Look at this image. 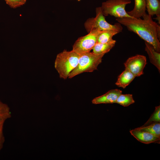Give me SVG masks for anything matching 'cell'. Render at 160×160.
<instances>
[{
    "label": "cell",
    "mask_w": 160,
    "mask_h": 160,
    "mask_svg": "<svg viewBox=\"0 0 160 160\" xmlns=\"http://www.w3.org/2000/svg\"><path fill=\"white\" fill-rule=\"evenodd\" d=\"M77 1H80L81 0H77Z\"/></svg>",
    "instance_id": "obj_22"
},
{
    "label": "cell",
    "mask_w": 160,
    "mask_h": 160,
    "mask_svg": "<svg viewBox=\"0 0 160 160\" xmlns=\"http://www.w3.org/2000/svg\"><path fill=\"white\" fill-rule=\"evenodd\" d=\"M151 16L145 13L143 19L132 17L116 18V20L137 35L145 41L152 45L155 50L160 52V26L154 21Z\"/></svg>",
    "instance_id": "obj_1"
},
{
    "label": "cell",
    "mask_w": 160,
    "mask_h": 160,
    "mask_svg": "<svg viewBox=\"0 0 160 160\" xmlns=\"http://www.w3.org/2000/svg\"><path fill=\"white\" fill-rule=\"evenodd\" d=\"M131 2L130 0H108L102 3L101 7L104 16L109 15L116 18L131 17L125 9L126 5Z\"/></svg>",
    "instance_id": "obj_5"
},
{
    "label": "cell",
    "mask_w": 160,
    "mask_h": 160,
    "mask_svg": "<svg viewBox=\"0 0 160 160\" xmlns=\"http://www.w3.org/2000/svg\"><path fill=\"white\" fill-rule=\"evenodd\" d=\"M80 55L72 50H64L57 55L55 68L60 77L66 79L69 74L77 66Z\"/></svg>",
    "instance_id": "obj_2"
},
{
    "label": "cell",
    "mask_w": 160,
    "mask_h": 160,
    "mask_svg": "<svg viewBox=\"0 0 160 160\" xmlns=\"http://www.w3.org/2000/svg\"><path fill=\"white\" fill-rule=\"evenodd\" d=\"M4 124H0V151L3 148L5 141V137L3 133Z\"/></svg>",
    "instance_id": "obj_21"
},
{
    "label": "cell",
    "mask_w": 160,
    "mask_h": 160,
    "mask_svg": "<svg viewBox=\"0 0 160 160\" xmlns=\"http://www.w3.org/2000/svg\"><path fill=\"white\" fill-rule=\"evenodd\" d=\"M11 8L15 9L24 5L26 0H4Z\"/></svg>",
    "instance_id": "obj_20"
},
{
    "label": "cell",
    "mask_w": 160,
    "mask_h": 160,
    "mask_svg": "<svg viewBox=\"0 0 160 160\" xmlns=\"http://www.w3.org/2000/svg\"><path fill=\"white\" fill-rule=\"evenodd\" d=\"M96 16L94 17L88 18L85 22V28L88 33L94 30L102 31L105 30L113 29L119 31H122L123 28L119 23L112 25L108 23L105 20L101 7L96 8Z\"/></svg>",
    "instance_id": "obj_4"
},
{
    "label": "cell",
    "mask_w": 160,
    "mask_h": 160,
    "mask_svg": "<svg viewBox=\"0 0 160 160\" xmlns=\"http://www.w3.org/2000/svg\"><path fill=\"white\" fill-rule=\"evenodd\" d=\"M130 134L139 142L145 143H160V138L145 131L134 129L129 131Z\"/></svg>",
    "instance_id": "obj_9"
},
{
    "label": "cell",
    "mask_w": 160,
    "mask_h": 160,
    "mask_svg": "<svg viewBox=\"0 0 160 160\" xmlns=\"http://www.w3.org/2000/svg\"><path fill=\"white\" fill-rule=\"evenodd\" d=\"M116 42V40L112 39L106 43L97 42L92 49V52L97 54H105L115 46Z\"/></svg>",
    "instance_id": "obj_14"
},
{
    "label": "cell",
    "mask_w": 160,
    "mask_h": 160,
    "mask_svg": "<svg viewBox=\"0 0 160 160\" xmlns=\"http://www.w3.org/2000/svg\"><path fill=\"white\" fill-rule=\"evenodd\" d=\"M146 8L148 15L152 16L155 15L156 18L160 23V0H145Z\"/></svg>",
    "instance_id": "obj_10"
},
{
    "label": "cell",
    "mask_w": 160,
    "mask_h": 160,
    "mask_svg": "<svg viewBox=\"0 0 160 160\" xmlns=\"http://www.w3.org/2000/svg\"><path fill=\"white\" fill-rule=\"evenodd\" d=\"M105 54H97L90 52L80 55L77 66L70 73L68 78L71 79L84 72H92L97 70Z\"/></svg>",
    "instance_id": "obj_3"
},
{
    "label": "cell",
    "mask_w": 160,
    "mask_h": 160,
    "mask_svg": "<svg viewBox=\"0 0 160 160\" xmlns=\"http://www.w3.org/2000/svg\"><path fill=\"white\" fill-rule=\"evenodd\" d=\"M135 102L132 94H120L118 97L116 103L123 106L127 107Z\"/></svg>",
    "instance_id": "obj_18"
},
{
    "label": "cell",
    "mask_w": 160,
    "mask_h": 160,
    "mask_svg": "<svg viewBox=\"0 0 160 160\" xmlns=\"http://www.w3.org/2000/svg\"><path fill=\"white\" fill-rule=\"evenodd\" d=\"M146 64V57L139 55L129 57L124 63L125 68L130 71L135 77L143 74V70Z\"/></svg>",
    "instance_id": "obj_7"
},
{
    "label": "cell",
    "mask_w": 160,
    "mask_h": 160,
    "mask_svg": "<svg viewBox=\"0 0 160 160\" xmlns=\"http://www.w3.org/2000/svg\"><path fill=\"white\" fill-rule=\"evenodd\" d=\"M11 116V112L8 105L0 100V124H4V122Z\"/></svg>",
    "instance_id": "obj_17"
},
{
    "label": "cell",
    "mask_w": 160,
    "mask_h": 160,
    "mask_svg": "<svg viewBox=\"0 0 160 160\" xmlns=\"http://www.w3.org/2000/svg\"><path fill=\"white\" fill-rule=\"evenodd\" d=\"M120 32L116 29H110L101 31L98 37L97 42L107 43L112 39L113 37Z\"/></svg>",
    "instance_id": "obj_15"
},
{
    "label": "cell",
    "mask_w": 160,
    "mask_h": 160,
    "mask_svg": "<svg viewBox=\"0 0 160 160\" xmlns=\"http://www.w3.org/2000/svg\"><path fill=\"white\" fill-rule=\"evenodd\" d=\"M145 44V50L149 56L150 62L160 71V53L156 51L153 46L147 42Z\"/></svg>",
    "instance_id": "obj_12"
},
{
    "label": "cell",
    "mask_w": 160,
    "mask_h": 160,
    "mask_svg": "<svg viewBox=\"0 0 160 160\" xmlns=\"http://www.w3.org/2000/svg\"><path fill=\"white\" fill-rule=\"evenodd\" d=\"M135 77L130 71L125 68L118 76L115 84L119 87L125 88Z\"/></svg>",
    "instance_id": "obj_13"
},
{
    "label": "cell",
    "mask_w": 160,
    "mask_h": 160,
    "mask_svg": "<svg viewBox=\"0 0 160 160\" xmlns=\"http://www.w3.org/2000/svg\"><path fill=\"white\" fill-rule=\"evenodd\" d=\"M145 0H135V5L131 11L127 12L130 16L135 18L142 17L146 13Z\"/></svg>",
    "instance_id": "obj_11"
},
{
    "label": "cell",
    "mask_w": 160,
    "mask_h": 160,
    "mask_svg": "<svg viewBox=\"0 0 160 160\" xmlns=\"http://www.w3.org/2000/svg\"><path fill=\"white\" fill-rule=\"evenodd\" d=\"M135 129L147 132L156 136L160 138V122L153 123L147 126H141Z\"/></svg>",
    "instance_id": "obj_16"
},
{
    "label": "cell",
    "mask_w": 160,
    "mask_h": 160,
    "mask_svg": "<svg viewBox=\"0 0 160 160\" xmlns=\"http://www.w3.org/2000/svg\"><path fill=\"white\" fill-rule=\"evenodd\" d=\"M122 92L121 90L118 89L111 90L105 94L94 98L92 103L95 104L116 103L118 97Z\"/></svg>",
    "instance_id": "obj_8"
},
{
    "label": "cell",
    "mask_w": 160,
    "mask_h": 160,
    "mask_svg": "<svg viewBox=\"0 0 160 160\" xmlns=\"http://www.w3.org/2000/svg\"><path fill=\"white\" fill-rule=\"evenodd\" d=\"M101 32L93 30L87 35L79 38L73 45L72 50L79 55L90 52L97 43Z\"/></svg>",
    "instance_id": "obj_6"
},
{
    "label": "cell",
    "mask_w": 160,
    "mask_h": 160,
    "mask_svg": "<svg viewBox=\"0 0 160 160\" xmlns=\"http://www.w3.org/2000/svg\"><path fill=\"white\" fill-rule=\"evenodd\" d=\"M160 122V106H156L155 110L147 121L142 127L148 126L151 124Z\"/></svg>",
    "instance_id": "obj_19"
}]
</instances>
